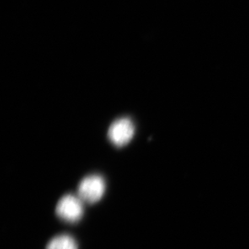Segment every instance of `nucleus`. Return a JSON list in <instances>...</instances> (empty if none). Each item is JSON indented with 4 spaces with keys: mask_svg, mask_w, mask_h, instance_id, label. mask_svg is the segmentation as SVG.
I'll list each match as a JSON object with an SVG mask.
<instances>
[{
    "mask_svg": "<svg viewBox=\"0 0 249 249\" xmlns=\"http://www.w3.org/2000/svg\"><path fill=\"white\" fill-rule=\"evenodd\" d=\"M83 202L79 197L73 195L64 196L56 205V213L57 216L67 223H77L83 218L84 212Z\"/></svg>",
    "mask_w": 249,
    "mask_h": 249,
    "instance_id": "nucleus-2",
    "label": "nucleus"
},
{
    "mask_svg": "<svg viewBox=\"0 0 249 249\" xmlns=\"http://www.w3.org/2000/svg\"><path fill=\"white\" fill-rule=\"evenodd\" d=\"M46 249H78V244L71 235H60L50 240Z\"/></svg>",
    "mask_w": 249,
    "mask_h": 249,
    "instance_id": "nucleus-4",
    "label": "nucleus"
},
{
    "mask_svg": "<svg viewBox=\"0 0 249 249\" xmlns=\"http://www.w3.org/2000/svg\"><path fill=\"white\" fill-rule=\"evenodd\" d=\"M105 181L99 175L93 174L86 177L78 186V197L88 204L99 202L105 192Z\"/></svg>",
    "mask_w": 249,
    "mask_h": 249,
    "instance_id": "nucleus-1",
    "label": "nucleus"
},
{
    "mask_svg": "<svg viewBox=\"0 0 249 249\" xmlns=\"http://www.w3.org/2000/svg\"><path fill=\"white\" fill-rule=\"evenodd\" d=\"M135 127L127 118L116 120L109 128V140L117 147H122L129 143L134 136Z\"/></svg>",
    "mask_w": 249,
    "mask_h": 249,
    "instance_id": "nucleus-3",
    "label": "nucleus"
}]
</instances>
